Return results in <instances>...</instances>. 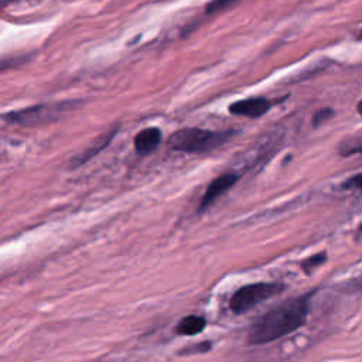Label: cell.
<instances>
[{
  "mask_svg": "<svg viewBox=\"0 0 362 362\" xmlns=\"http://www.w3.org/2000/svg\"><path fill=\"white\" fill-rule=\"evenodd\" d=\"M339 153L342 156H351L355 153L362 154V137H352L344 140L339 146Z\"/></svg>",
  "mask_w": 362,
  "mask_h": 362,
  "instance_id": "10",
  "label": "cell"
},
{
  "mask_svg": "<svg viewBox=\"0 0 362 362\" xmlns=\"http://www.w3.org/2000/svg\"><path fill=\"white\" fill-rule=\"evenodd\" d=\"M54 113H55V109H51L49 106H45V105H38V106H31V107L16 110V112H8L4 115V119L14 124L33 126L41 122H47Z\"/></svg>",
  "mask_w": 362,
  "mask_h": 362,
  "instance_id": "4",
  "label": "cell"
},
{
  "mask_svg": "<svg viewBox=\"0 0 362 362\" xmlns=\"http://www.w3.org/2000/svg\"><path fill=\"white\" fill-rule=\"evenodd\" d=\"M272 100L262 98V96H255V98H247L242 100H236L229 106V112L236 116H246V117H260L263 116L270 107H272Z\"/></svg>",
  "mask_w": 362,
  "mask_h": 362,
  "instance_id": "6",
  "label": "cell"
},
{
  "mask_svg": "<svg viewBox=\"0 0 362 362\" xmlns=\"http://www.w3.org/2000/svg\"><path fill=\"white\" fill-rule=\"evenodd\" d=\"M116 132H117V127H115V129H110L107 133H105V134H100L93 143H92V146H89L88 148H85L81 154H78L74 160H72V167L75 168V167H79V165H82V164H85L86 161H89L92 157H95L99 151H102L110 141H112V139L115 137V134H116Z\"/></svg>",
  "mask_w": 362,
  "mask_h": 362,
  "instance_id": "8",
  "label": "cell"
},
{
  "mask_svg": "<svg viewBox=\"0 0 362 362\" xmlns=\"http://www.w3.org/2000/svg\"><path fill=\"white\" fill-rule=\"evenodd\" d=\"M284 291V284L281 283H253L240 287L230 298V310L235 314H242L255 308L257 304L279 296Z\"/></svg>",
  "mask_w": 362,
  "mask_h": 362,
  "instance_id": "3",
  "label": "cell"
},
{
  "mask_svg": "<svg viewBox=\"0 0 362 362\" xmlns=\"http://www.w3.org/2000/svg\"><path fill=\"white\" fill-rule=\"evenodd\" d=\"M334 115V110L331 107H322L320 110H317L313 116V126L318 127L321 126L324 122H327L331 116Z\"/></svg>",
  "mask_w": 362,
  "mask_h": 362,
  "instance_id": "13",
  "label": "cell"
},
{
  "mask_svg": "<svg viewBox=\"0 0 362 362\" xmlns=\"http://www.w3.org/2000/svg\"><path fill=\"white\" fill-rule=\"evenodd\" d=\"M8 1H13V0H1V4H3V6H6Z\"/></svg>",
  "mask_w": 362,
  "mask_h": 362,
  "instance_id": "17",
  "label": "cell"
},
{
  "mask_svg": "<svg viewBox=\"0 0 362 362\" xmlns=\"http://www.w3.org/2000/svg\"><path fill=\"white\" fill-rule=\"evenodd\" d=\"M161 139H163V133L158 127L143 129L134 137V148L140 156L150 154L160 146Z\"/></svg>",
  "mask_w": 362,
  "mask_h": 362,
  "instance_id": "7",
  "label": "cell"
},
{
  "mask_svg": "<svg viewBox=\"0 0 362 362\" xmlns=\"http://www.w3.org/2000/svg\"><path fill=\"white\" fill-rule=\"evenodd\" d=\"M361 233H362V223H361V226H359V229H358Z\"/></svg>",
  "mask_w": 362,
  "mask_h": 362,
  "instance_id": "18",
  "label": "cell"
},
{
  "mask_svg": "<svg viewBox=\"0 0 362 362\" xmlns=\"http://www.w3.org/2000/svg\"><path fill=\"white\" fill-rule=\"evenodd\" d=\"M238 0H212L205 6L206 14H214L218 11H222L225 8H229L232 4H235Z\"/></svg>",
  "mask_w": 362,
  "mask_h": 362,
  "instance_id": "12",
  "label": "cell"
},
{
  "mask_svg": "<svg viewBox=\"0 0 362 362\" xmlns=\"http://www.w3.org/2000/svg\"><path fill=\"white\" fill-rule=\"evenodd\" d=\"M327 262V253L325 252H321V253H317V255H313L310 256L308 259H305L303 263H301V267L305 273H311L314 269H317L318 266L324 264Z\"/></svg>",
  "mask_w": 362,
  "mask_h": 362,
  "instance_id": "11",
  "label": "cell"
},
{
  "mask_svg": "<svg viewBox=\"0 0 362 362\" xmlns=\"http://www.w3.org/2000/svg\"><path fill=\"white\" fill-rule=\"evenodd\" d=\"M235 134L236 132L233 130L214 132L199 127H185L170 136L168 146L170 148L182 153H206L221 147Z\"/></svg>",
  "mask_w": 362,
  "mask_h": 362,
  "instance_id": "2",
  "label": "cell"
},
{
  "mask_svg": "<svg viewBox=\"0 0 362 362\" xmlns=\"http://www.w3.org/2000/svg\"><path fill=\"white\" fill-rule=\"evenodd\" d=\"M239 180V175L236 173H226L215 178L206 188L205 194L202 195V199L198 206V212H205L221 195H223L226 191H229L233 184Z\"/></svg>",
  "mask_w": 362,
  "mask_h": 362,
  "instance_id": "5",
  "label": "cell"
},
{
  "mask_svg": "<svg viewBox=\"0 0 362 362\" xmlns=\"http://www.w3.org/2000/svg\"><path fill=\"white\" fill-rule=\"evenodd\" d=\"M361 35H362V33H361Z\"/></svg>",
  "mask_w": 362,
  "mask_h": 362,
  "instance_id": "19",
  "label": "cell"
},
{
  "mask_svg": "<svg viewBox=\"0 0 362 362\" xmlns=\"http://www.w3.org/2000/svg\"><path fill=\"white\" fill-rule=\"evenodd\" d=\"M313 293L290 298L262 315L249 329L247 342L262 345L276 341L304 325Z\"/></svg>",
  "mask_w": 362,
  "mask_h": 362,
  "instance_id": "1",
  "label": "cell"
},
{
  "mask_svg": "<svg viewBox=\"0 0 362 362\" xmlns=\"http://www.w3.org/2000/svg\"><path fill=\"white\" fill-rule=\"evenodd\" d=\"M356 109H358V112H359V115L362 116V100L358 103V106H356Z\"/></svg>",
  "mask_w": 362,
  "mask_h": 362,
  "instance_id": "16",
  "label": "cell"
},
{
  "mask_svg": "<svg viewBox=\"0 0 362 362\" xmlns=\"http://www.w3.org/2000/svg\"><path fill=\"white\" fill-rule=\"evenodd\" d=\"M211 349V342H201L197 344L195 346L189 348V349H184L181 351V354H195V352H206Z\"/></svg>",
  "mask_w": 362,
  "mask_h": 362,
  "instance_id": "15",
  "label": "cell"
},
{
  "mask_svg": "<svg viewBox=\"0 0 362 362\" xmlns=\"http://www.w3.org/2000/svg\"><path fill=\"white\" fill-rule=\"evenodd\" d=\"M342 187H344L345 189H351V188H354V189H362V173L349 177V178L342 184Z\"/></svg>",
  "mask_w": 362,
  "mask_h": 362,
  "instance_id": "14",
  "label": "cell"
},
{
  "mask_svg": "<svg viewBox=\"0 0 362 362\" xmlns=\"http://www.w3.org/2000/svg\"><path fill=\"white\" fill-rule=\"evenodd\" d=\"M205 325H206V321L204 317L187 315L178 322L175 332L181 335H195V334H199L205 328Z\"/></svg>",
  "mask_w": 362,
  "mask_h": 362,
  "instance_id": "9",
  "label": "cell"
}]
</instances>
